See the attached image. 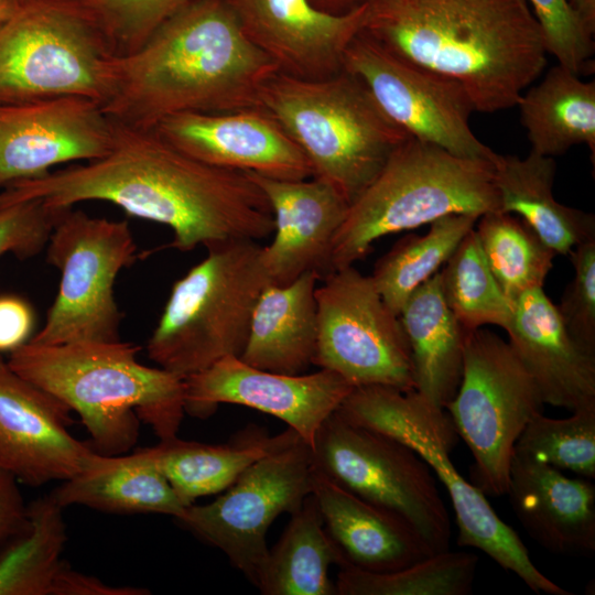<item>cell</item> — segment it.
<instances>
[{"label": "cell", "instance_id": "cell-36", "mask_svg": "<svg viewBox=\"0 0 595 595\" xmlns=\"http://www.w3.org/2000/svg\"><path fill=\"white\" fill-rule=\"evenodd\" d=\"M444 300L466 332L485 325L509 327L513 303L494 278L475 227L462 239L440 270Z\"/></svg>", "mask_w": 595, "mask_h": 595}, {"label": "cell", "instance_id": "cell-33", "mask_svg": "<svg viewBox=\"0 0 595 595\" xmlns=\"http://www.w3.org/2000/svg\"><path fill=\"white\" fill-rule=\"evenodd\" d=\"M475 231L494 278L512 303L543 288L555 253L522 218L489 212L478 217Z\"/></svg>", "mask_w": 595, "mask_h": 595}, {"label": "cell", "instance_id": "cell-27", "mask_svg": "<svg viewBox=\"0 0 595 595\" xmlns=\"http://www.w3.org/2000/svg\"><path fill=\"white\" fill-rule=\"evenodd\" d=\"M399 318L411 350L415 390L445 409L461 382L468 332L444 300L440 271L410 295Z\"/></svg>", "mask_w": 595, "mask_h": 595}, {"label": "cell", "instance_id": "cell-32", "mask_svg": "<svg viewBox=\"0 0 595 595\" xmlns=\"http://www.w3.org/2000/svg\"><path fill=\"white\" fill-rule=\"evenodd\" d=\"M477 219L465 214L439 218L426 234L400 238L377 260L370 277L393 314L399 316L410 295L440 271Z\"/></svg>", "mask_w": 595, "mask_h": 595}, {"label": "cell", "instance_id": "cell-3", "mask_svg": "<svg viewBox=\"0 0 595 595\" xmlns=\"http://www.w3.org/2000/svg\"><path fill=\"white\" fill-rule=\"evenodd\" d=\"M363 32L398 57L459 82L475 110L515 107L547 48L527 0H365Z\"/></svg>", "mask_w": 595, "mask_h": 595}, {"label": "cell", "instance_id": "cell-38", "mask_svg": "<svg viewBox=\"0 0 595 595\" xmlns=\"http://www.w3.org/2000/svg\"><path fill=\"white\" fill-rule=\"evenodd\" d=\"M97 29L120 57L141 45L171 17L194 0H67Z\"/></svg>", "mask_w": 595, "mask_h": 595}, {"label": "cell", "instance_id": "cell-24", "mask_svg": "<svg viewBox=\"0 0 595 595\" xmlns=\"http://www.w3.org/2000/svg\"><path fill=\"white\" fill-rule=\"evenodd\" d=\"M312 494L328 534L355 567L390 572L434 554L402 517L350 493L316 467Z\"/></svg>", "mask_w": 595, "mask_h": 595}, {"label": "cell", "instance_id": "cell-10", "mask_svg": "<svg viewBox=\"0 0 595 595\" xmlns=\"http://www.w3.org/2000/svg\"><path fill=\"white\" fill-rule=\"evenodd\" d=\"M543 404L508 342L482 327L467 333L461 382L445 410L474 457V485L485 495H506L515 444Z\"/></svg>", "mask_w": 595, "mask_h": 595}, {"label": "cell", "instance_id": "cell-18", "mask_svg": "<svg viewBox=\"0 0 595 595\" xmlns=\"http://www.w3.org/2000/svg\"><path fill=\"white\" fill-rule=\"evenodd\" d=\"M72 410L18 375L0 354V468L42 486L85 470L97 452L68 431Z\"/></svg>", "mask_w": 595, "mask_h": 595}, {"label": "cell", "instance_id": "cell-47", "mask_svg": "<svg viewBox=\"0 0 595 595\" xmlns=\"http://www.w3.org/2000/svg\"><path fill=\"white\" fill-rule=\"evenodd\" d=\"M23 0H0V25L10 18Z\"/></svg>", "mask_w": 595, "mask_h": 595}, {"label": "cell", "instance_id": "cell-8", "mask_svg": "<svg viewBox=\"0 0 595 595\" xmlns=\"http://www.w3.org/2000/svg\"><path fill=\"white\" fill-rule=\"evenodd\" d=\"M255 240L213 245L174 282L148 344L149 358L178 377L240 357L257 301L270 283Z\"/></svg>", "mask_w": 595, "mask_h": 595}, {"label": "cell", "instance_id": "cell-16", "mask_svg": "<svg viewBox=\"0 0 595 595\" xmlns=\"http://www.w3.org/2000/svg\"><path fill=\"white\" fill-rule=\"evenodd\" d=\"M117 128L88 98L0 102V188L45 176L60 164L102 158Z\"/></svg>", "mask_w": 595, "mask_h": 595}, {"label": "cell", "instance_id": "cell-21", "mask_svg": "<svg viewBox=\"0 0 595 595\" xmlns=\"http://www.w3.org/2000/svg\"><path fill=\"white\" fill-rule=\"evenodd\" d=\"M247 173L263 191L274 216L273 239L261 248L270 283L286 285L305 272L323 279L331 272L333 240L349 203L315 177L280 180Z\"/></svg>", "mask_w": 595, "mask_h": 595}, {"label": "cell", "instance_id": "cell-12", "mask_svg": "<svg viewBox=\"0 0 595 595\" xmlns=\"http://www.w3.org/2000/svg\"><path fill=\"white\" fill-rule=\"evenodd\" d=\"M312 451L320 472L402 517L433 553L450 550L451 521L436 478L411 447L335 411L318 429Z\"/></svg>", "mask_w": 595, "mask_h": 595}, {"label": "cell", "instance_id": "cell-29", "mask_svg": "<svg viewBox=\"0 0 595 595\" xmlns=\"http://www.w3.org/2000/svg\"><path fill=\"white\" fill-rule=\"evenodd\" d=\"M299 435L293 429L270 436L250 426L224 444H205L174 436L140 448L165 476L185 506L227 489L256 461ZM300 436V435H299Z\"/></svg>", "mask_w": 595, "mask_h": 595}, {"label": "cell", "instance_id": "cell-43", "mask_svg": "<svg viewBox=\"0 0 595 595\" xmlns=\"http://www.w3.org/2000/svg\"><path fill=\"white\" fill-rule=\"evenodd\" d=\"M34 323V311L24 299L0 295V354H10L28 343Z\"/></svg>", "mask_w": 595, "mask_h": 595}, {"label": "cell", "instance_id": "cell-17", "mask_svg": "<svg viewBox=\"0 0 595 595\" xmlns=\"http://www.w3.org/2000/svg\"><path fill=\"white\" fill-rule=\"evenodd\" d=\"M184 385L185 412L191 415L206 418L223 403L248 407L283 421L311 447L321 425L355 388L328 369L279 374L236 356L186 377Z\"/></svg>", "mask_w": 595, "mask_h": 595}, {"label": "cell", "instance_id": "cell-44", "mask_svg": "<svg viewBox=\"0 0 595 595\" xmlns=\"http://www.w3.org/2000/svg\"><path fill=\"white\" fill-rule=\"evenodd\" d=\"M148 589L132 586H111L99 578L73 570L63 563L57 572L52 595H144Z\"/></svg>", "mask_w": 595, "mask_h": 595}, {"label": "cell", "instance_id": "cell-9", "mask_svg": "<svg viewBox=\"0 0 595 595\" xmlns=\"http://www.w3.org/2000/svg\"><path fill=\"white\" fill-rule=\"evenodd\" d=\"M116 56L67 0H23L0 25V102L109 98Z\"/></svg>", "mask_w": 595, "mask_h": 595}, {"label": "cell", "instance_id": "cell-46", "mask_svg": "<svg viewBox=\"0 0 595 595\" xmlns=\"http://www.w3.org/2000/svg\"><path fill=\"white\" fill-rule=\"evenodd\" d=\"M310 2L324 12L342 14L364 3L365 0H310Z\"/></svg>", "mask_w": 595, "mask_h": 595}, {"label": "cell", "instance_id": "cell-22", "mask_svg": "<svg viewBox=\"0 0 595 595\" xmlns=\"http://www.w3.org/2000/svg\"><path fill=\"white\" fill-rule=\"evenodd\" d=\"M506 332L544 404L571 412L595 404V355L571 337L543 288L530 290L513 302Z\"/></svg>", "mask_w": 595, "mask_h": 595}, {"label": "cell", "instance_id": "cell-41", "mask_svg": "<svg viewBox=\"0 0 595 595\" xmlns=\"http://www.w3.org/2000/svg\"><path fill=\"white\" fill-rule=\"evenodd\" d=\"M63 209L40 199L0 206V257L12 253L25 260L40 253Z\"/></svg>", "mask_w": 595, "mask_h": 595}, {"label": "cell", "instance_id": "cell-37", "mask_svg": "<svg viewBox=\"0 0 595 595\" xmlns=\"http://www.w3.org/2000/svg\"><path fill=\"white\" fill-rule=\"evenodd\" d=\"M513 453L562 472L595 477V404L572 411L564 419L537 414L518 437Z\"/></svg>", "mask_w": 595, "mask_h": 595}, {"label": "cell", "instance_id": "cell-13", "mask_svg": "<svg viewBox=\"0 0 595 595\" xmlns=\"http://www.w3.org/2000/svg\"><path fill=\"white\" fill-rule=\"evenodd\" d=\"M314 474L312 447L296 435L251 464L213 502L188 505L176 520L223 551L257 587L269 554V527L302 506Z\"/></svg>", "mask_w": 595, "mask_h": 595}, {"label": "cell", "instance_id": "cell-42", "mask_svg": "<svg viewBox=\"0 0 595 595\" xmlns=\"http://www.w3.org/2000/svg\"><path fill=\"white\" fill-rule=\"evenodd\" d=\"M19 482L0 468V556L28 530L29 505L24 504Z\"/></svg>", "mask_w": 595, "mask_h": 595}, {"label": "cell", "instance_id": "cell-14", "mask_svg": "<svg viewBox=\"0 0 595 595\" xmlns=\"http://www.w3.org/2000/svg\"><path fill=\"white\" fill-rule=\"evenodd\" d=\"M316 286L317 347L313 365L340 375L354 387L415 390L409 342L399 316L370 275L336 269Z\"/></svg>", "mask_w": 595, "mask_h": 595}, {"label": "cell", "instance_id": "cell-35", "mask_svg": "<svg viewBox=\"0 0 595 595\" xmlns=\"http://www.w3.org/2000/svg\"><path fill=\"white\" fill-rule=\"evenodd\" d=\"M477 564L476 554L451 550L390 572H370L345 563L338 566L336 595H467Z\"/></svg>", "mask_w": 595, "mask_h": 595}, {"label": "cell", "instance_id": "cell-7", "mask_svg": "<svg viewBox=\"0 0 595 595\" xmlns=\"http://www.w3.org/2000/svg\"><path fill=\"white\" fill-rule=\"evenodd\" d=\"M336 412L408 445L426 462L451 498L457 544L480 550L534 593L571 595L538 570L524 543L499 518L486 495L459 474L451 458L458 435L445 409L416 390L370 385L355 387Z\"/></svg>", "mask_w": 595, "mask_h": 595}, {"label": "cell", "instance_id": "cell-23", "mask_svg": "<svg viewBox=\"0 0 595 595\" xmlns=\"http://www.w3.org/2000/svg\"><path fill=\"white\" fill-rule=\"evenodd\" d=\"M506 495L526 531L544 549L570 555L595 551V486L513 453Z\"/></svg>", "mask_w": 595, "mask_h": 595}, {"label": "cell", "instance_id": "cell-20", "mask_svg": "<svg viewBox=\"0 0 595 595\" xmlns=\"http://www.w3.org/2000/svg\"><path fill=\"white\" fill-rule=\"evenodd\" d=\"M245 36L281 73L323 78L343 69L351 41L363 31L366 4L332 14L310 0H224Z\"/></svg>", "mask_w": 595, "mask_h": 595}, {"label": "cell", "instance_id": "cell-26", "mask_svg": "<svg viewBox=\"0 0 595 595\" xmlns=\"http://www.w3.org/2000/svg\"><path fill=\"white\" fill-rule=\"evenodd\" d=\"M494 169L500 210L522 218L555 255L569 256L575 246L595 238L593 214L555 199L553 158L533 151L524 158L496 153Z\"/></svg>", "mask_w": 595, "mask_h": 595}, {"label": "cell", "instance_id": "cell-30", "mask_svg": "<svg viewBox=\"0 0 595 595\" xmlns=\"http://www.w3.org/2000/svg\"><path fill=\"white\" fill-rule=\"evenodd\" d=\"M531 151L549 158L587 145L595 158V83L558 64L521 94L516 105Z\"/></svg>", "mask_w": 595, "mask_h": 595}, {"label": "cell", "instance_id": "cell-15", "mask_svg": "<svg viewBox=\"0 0 595 595\" xmlns=\"http://www.w3.org/2000/svg\"><path fill=\"white\" fill-rule=\"evenodd\" d=\"M343 69L358 77L410 137L457 156L495 159L472 130L476 110L459 82L398 57L363 31L346 48Z\"/></svg>", "mask_w": 595, "mask_h": 595}, {"label": "cell", "instance_id": "cell-34", "mask_svg": "<svg viewBox=\"0 0 595 595\" xmlns=\"http://www.w3.org/2000/svg\"><path fill=\"white\" fill-rule=\"evenodd\" d=\"M51 495L29 505L28 530L0 556V595H52L66 528Z\"/></svg>", "mask_w": 595, "mask_h": 595}, {"label": "cell", "instance_id": "cell-19", "mask_svg": "<svg viewBox=\"0 0 595 595\" xmlns=\"http://www.w3.org/2000/svg\"><path fill=\"white\" fill-rule=\"evenodd\" d=\"M153 130L184 153L213 166L280 180L312 177L309 160L263 107L184 112Z\"/></svg>", "mask_w": 595, "mask_h": 595}, {"label": "cell", "instance_id": "cell-6", "mask_svg": "<svg viewBox=\"0 0 595 595\" xmlns=\"http://www.w3.org/2000/svg\"><path fill=\"white\" fill-rule=\"evenodd\" d=\"M497 210L494 160L457 156L409 137L349 205L333 240L331 272L364 259L385 236L452 214Z\"/></svg>", "mask_w": 595, "mask_h": 595}, {"label": "cell", "instance_id": "cell-1", "mask_svg": "<svg viewBox=\"0 0 595 595\" xmlns=\"http://www.w3.org/2000/svg\"><path fill=\"white\" fill-rule=\"evenodd\" d=\"M29 199L55 208L111 203L169 227L170 247L184 252L230 240L259 241L274 230L269 201L247 172L196 160L153 129L121 125L102 158L0 191V206Z\"/></svg>", "mask_w": 595, "mask_h": 595}, {"label": "cell", "instance_id": "cell-2", "mask_svg": "<svg viewBox=\"0 0 595 595\" xmlns=\"http://www.w3.org/2000/svg\"><path fill=\"white\" fill-rule=\"evenodd\" d=\"M278 72L224 0H194L138 50L117 57L102 107L118 125L153 129L178 113L258 107Z\"/></svg>", "mask_w": 595, "mask_h": 595}, {"label": "cell", "instance_id": "cell-5", "mask_svg": "<svg viewBox=\"0 0 595 595\" xmlns=\"http://www.w3.org/2000/svg\"><path fill=\"white\" fill-rule=\"evenodd\" d=\"M260 106L304 153L312 177L332 185L349 205L410 137L345 69L316 79L278 72L264 84Z\"/></svg>", "mask_w": 595, "mask_h": 595}, {"label": "cell", "instance_id": "cell-39", "mask_svg": "<svg viewBox=\"0 0 595 595\" xmlns=\"http://www.w3.org/2000/svg\"><path fill=\"white\" fill-rule=\"evenodd\" d=\"M540 25L548 54L577 75L594 71L593 34L566 0H527Z\"/></svg>", "mask_w": 595, "mask_h": 595}, {"label": "cell", "instance_id": "cell-31", "mask_svg": "<svg viewBox=\"0 0 595 595\" xmlns=\"http://www.w3.org/2000/svg\"><path fill=\"white\" fill-rule=\"evenodd\" d=\"M345 563L325 528L315 496L310 494L291 513L278 543L269 549L257 588L263 595H336L328 569Z\"/></svg>", "mask_w": 595, "mask_h": 595}, {"label": "cell", "instance_id": "cell-4", "mask_svg": "<svg viewBox=\"0 0 595 595\" xmlns=\"http://www.w3.org/2000/svg\"><path fill=\"white\" fill-rule=\"evenodd\" d=\"M129 342L25 343L7 360L18 375L77 412L102 455L137 442L139 421L160 440L176 436L185 413L184 379L138 360Z\"/></svg>", "mask_w": 595, "mask_h": 595}, {"label": "cell", "instance_id": "cell-45", "mask_svg": "<svg viewBox=\"0 0 595 595\" xmlns=\"http://www.w3.org/2000/svg\"><path fill=\"white\" fill-rule=\"evenodd\" d=\"M586 29L595 33V0H566Z\"/></svg>", "mask_w": 595, "mask_h": 595}, {"label": "cell", "instance_id": "cell-11", "mask_svg": "<svg viewBox=\"0 0 595 595\" xmlns=\"http://www.w3.org/2000/svg\"><path fill=\"white\" fill-rule=\"evenodd\" d=\"M45 248L46 261L60 271L61 282L44 325L29 342L120 340L122 313L113 284L119 272L137 259L128 221L64 208Z\"/></svg>", "mask_w": 595, "mask_h": 595}, {"label": "cell", "instance_id": "cell-40", "mask_svg": "<svg viewBox=\"0 0 595 595\" xmlns=\"http://www.w3.org/2000/svg\"><path fill=\"white\" fill-rule=\"evenodd\" d=\"M569 256L574 275L556 309L571 337L595 355V238L578 244Z\"/></svg>", "mask_w": 595, "mask_h": 595}, {"label": "cell", "instance_id": "cell-25", "mask_svg": "<svg viewBox=\"0 0 595 595\" xmlns=\"http://www.w3.org/2000/svg\"><path fill=\"white\" fill-rule=\"evenodd\" d=\"M320 275L305 272L286 285L268 284L260 294L240 359L258 369L300 375L317 347L315 290Z\"/></svg>", "mask_w": 595, "mask_h": 595}, {"label": "cell", "instance_id": "cell-28", "mask_svg": "<svg viewBox=\"0 0 595 595\" xmlns=\"http://www.w3.org/2000/svg\"><path fill=\"white\" fill-rule=\"evenodd\" d=\"M61 507L82 505L113 513H162L177 519L185 505L139 448L128 455L97 452L90 465L50 494Z\"/></svg>", "mask_w": 595, "mask_h": 595}]
</instances>
